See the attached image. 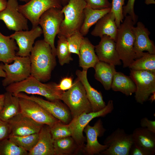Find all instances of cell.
<instances>
[{"label": "cell", "mask_w": 155, "mask_h": 155, "mask_svg": "<svg viewBox=\"0 0 155 155\" xmlns=\"http://www.w3.org/2000/svg\"><path fill=\"white\" fill-rule=\"evenodd\" d=\"M29 57L30 75L42 82L50 80L52 72L56 65V56L50 45L43 39L36 41Z\"/></svg>", "instance_id": "cell-1"}, {"label": "cell", "mask_w": 155, "mask_h": 155, "mask_svg": "<svg viewBox=\"0 0 155 155\" xmlns=\"http://www.w3.org/2000/svg\"><path fill=\"white\" fill-rule=\"evenodd\" d=\"M57 85L54 82L43 83L30 75L23 81L7 86L5 90L12 94L24 92L28 94L40 95L48 100L55 101L61 100L63 92L58 89Z\"/></svg>", "instance_id": "cell-2"}, {"label": "cell", "mask_w": 155, "mask_h": 155, "mask_svg": "<svg viewBox=\"0 0 155 155\" xmlns=\"http://www.w3.org/2000/svg\"><path fill=\"white\" fill-rule=\"evenodd\" d=\"M118 28L115 42L116 50L123 67H129L136 59L134 50L135 36L133 31L135 25L131 17L127 16Z\"/></svg>", "instance_id": "cell-3"}, {"label": "cell", "mask_w": 155, "mask_h": 155, "mask_svg": "<svg viewBox=\"0 0 155 155\" xmlns=\"http://www.w3.org/2000/svg\"><path fill=\"white\" fill-rule=\"evenodd\" d=\"M86 5L84 0H69L61 9L64 17L58 34L67 38L80 31L84 20V10Z\"/></svg>", "instance_id": "cell-4"}, {"label": "cell", "mask_w": 155, "mask_h": 155, "mask_svg": "<svg viewBox=\"0 0 155 155\" xmlns=\"http://www.w3.org/2000/svg\"><path fill=\"white\" fill-rule=\"evenodd\" d=\"M61 100L68 107L72 119L83 113L92 112L85 89L78 78L73 83L70 88L66 92H63Z\"/></svg>", "instance_id": "cell-5"}, {"label": "cell", "mask_w": 155, "mask_h": 155, "mask_svg": "<svg viewBox=\"0 0 155 155\" xmlns=\"http://www.w3.org/2000/svg\"><path fill=\"white\" fill-rule=\"evenodd\" d=\"M64 15L61 9L52 8L45 11L40 16L39 24L41 26L44 40L51 46L53 53L55 56V45L56 36L59 34Z\"/></svg>", "instance_id": "cell-6"}, {"label": "cell", "mask_w": 155, "mask_h": 155, "mask_svg": "<svg viewBox=\"0 0 155 155\" xmlns=\"http://www.w3.org/2000/svg\"><path fill=\"white\" fill-rule=\"evenodd\" d=\"M114 109L113 101L109 100L106 106L103 109L96 112L84 113L76 118L72 119L69 123L71 130V137L82 149L86 139L83 132L86 126L93 119L99 117H104L111 113Z\"/></svg>", "instance_id": "cell-7"}, {"label": "cell", "mask_w": 155, "mask_h": 155, "mask_svg": "<svg viewBox=\"0 0 155 155\" xmlns=\"http://www.w3.org/2000/svg\"><path fill=\"white\" fill-rule=\"evenodd\" d=\"M130 70V76L136 88L135 99L137 102L143 104L155 92V72L146 70Z\"/></svg>", "instance_id": "cell-8"}, {"label": "cell", "mask_w": 155, "mask_h": 155, "mask_svg": "<svg viewBox=\"0 0 155 155\" xmlns=\"http://www.w3.org/2000/svg\"><path fill=\"white\" fill-rule=\"evenodd\" d=\"M12 64H0L5 73L2 81L3 86L6 87L10 84L26 79L30 75L31 62L29 56H16Z\"/></svg>", "instance_id": "cell-9"}, {"label": "cell", "mask_w": 155, "mask_h": 155, "mask_svg": "<svg viewBox=\"0 0 155 155\" xmlns=\"http://www.w3.org/2000/svg\"><path fill=\"white\" fill-rule=\"evenodd\" d=\"M63 7L61 0H30L19 5L18 10L34 28L38 26L40 17L46 11L52 8L61 9Z\"/></svg>", "instance_id": "cell-10"}, {"label": "cell", "mask_w": 155, "mask_h": 155, "mask_svg": "<svg viewBox=\"0 0 155 155\" xmlns=\"http://www.w3.org/2000/svg\"><path fill=\"white\" fill-rule=\"evenodd\" d=\"M131 134L118 128L108 136L104 142L107 148L100 154L104 155H129L133 144Z\"/></svg>", "instance_id": "cell-11"}, {"label": "cell", "mask_w": 155, "mask_h": 155, "mask_svg": "<svg viewBox=\"0 0 155 155\" xmlns=\"http://www.w3.org/2000/svg\"><path fill=\"white\" fill-rule=\"evenodd\" d=\"M19 98L20 112L36 123L51 127L59 121L36 102Z\"/></svg>", "instance_id": "cell-12"}, {"label": "cell", "mask_w": 155, "mask_h": 155, "mask_svg": "<svg viewBox=\"0 0 155 155\" xmlns=\"http://www.w3.org/2000/svg\"><path fill=\"white\" fill-rule=\"evenodd\" d=\"M13 95L19 98L29 99L36 102L55 118L64 124H69L72 119L69 108L62 103L61 100L55 101L47 100L33 95H28L23 92Z\"/></svg>", "instance_id": "cell-13"}, {"label": "cell", "mask_w": 155, "mask_h": 155, "mask_svg": "<svg viewBox=\"0 0 155 155\" xmlns=\"http://www.w3.org/2000/svg\"><path fill=\"white\" fill-rule=\"evenodd\" d=\"M19 5L18 0H8L5 8L0 12V20L10 30H28V20L19 11Z\"/></svg>", "instance_id": "cell-14"}, {"label": "cell", "mask_w": 155, "mask_h": 155, "mask_svg": "<svg viewBox=\"0 0 155 155\" xmlns=\"http://www.w3.org/2000/svg\"><path fill=\"white\" fill-rule=\"evenodd\" d=\"M106 131L100 119L93 126L88 124L86 126L83 131L86 135L87 144L83 148L84 153L88 155L100 154L107 148L106 145L100 144L98 140V137L103 136Z\"/></svg>", "instance_id": "cell-15"}, {"label": "cell", "mask_w": 155, "mask_h": 155, "mask_svg": "<svg viewBox=\"0 0 155 155\" xmlns=\"http://www.w3.org/2000/svg\"><path fill=\"white\" fill-rule=\"evenodd\" d=\"M42 34L41 27L32 28L30 30L16 31L10 36L16 40L18 50L16 55L22 57L30 56L34 41Z\"/></svg>", "instance_id": "cell-16"}, {"label": "cell", "mask_w": 155, "mask_h": 155, "mask_svg": "<svg viewBox=\"0 0 155 155\" xmlns=\"http://www.w3.org/2000/svg\"><path fill=\"white\" fill-rule=\"evenodd\" d=\"M10 136H22L37 133L43 125L39 124L20 112L8 120Z\"/></svg>", "instance_id": "cell-17"}, {"label": "cell", "mask_w": 155, "mask_h": 155, "mask_svg": "<svg viewBox=\"0 0 155 155\" xmlns=\"http://www.w3.org/2000/svg\"><path fill=\"white\" fill-rule=\"evenodd\" d=\"M100 38L99 44L95 46V52L99 61L115 66L121 65V60L116 50L115 41L106 35Z\"/></svg>", "instance_id": "cell-18"}, {"label": "cell", "mask_w": 155, "mask_h": 155, "mask_svg": "<svg viewBox=\"0 0 155 155\" xmlns=\"http://www.w3.org/2000/svg\"><path fill=\"white\" fill-rule=\"evenodd\" d=\"M135 35L134 50L136 59L142 56L144 51L149 53L155 54V46L154 42L149 37L150 32L141 22H139L136 27H133Z\"/></svg>", "instance_id": "cell-19"}, {"label": "cell", "mask_w": 155, "mask_h": 155, "mask_svg": "<svg viewBox=\"0 0 155 155\" xmlns=\"http://www.w3.org/2000/svg\"><path fill=\"white\" fill-rule=\"evenodd\" d=\"M87 71L78 70L75 72V74L85 89L92 112L98 111L104 108L106 104L103 100L101 92L93 88L89 83L87 77Z\"/></svg>", "instance_id": "cell-20"}, {"label": "cell", "mask_w": 155, "mask_h": 155, "mask_svg": "<svg viewBox=\"0 0 155 155\" xmlns=\"http://www.w3.org/2000/svg\"><path fill=\"white\" fill-rule=\"evenodd\" d=\"M54 142L50 127L43 125L39 132L38 141L28 155H55Z\"/></svg>", "instance_id": "cell-21"}, {"label": "cell", "mask_w": 155, "mask_h": 155, "mask_svg": "<svg viewBox=\"0 0 155 155\" xmlns=\"http://www.w3.org/2000/svg\"><path fill=\"white\" fill-rule=\"evenodd\" d=\"M91 32L94 36L101 37L104 35L109 36L115 42L118 28L116 24L113 12L110 11L100 18L96 24Z\"/></svg>", "instance_id": "cell-22"}, {"label": "cell", "mask_w": 155, "mask_h": 155, "mask_svg": "<svg viewBox=\"0 0 155 155\" xmlns=\"http://www.w3.org/2000/svg\"><path fill=\"white\" fill-rule=\"evenodd\" d=\"M79 65L82 70L87 71L91 67L94 68L99 61L95 53V46L89 39L84 37L79 50Z\"/></svg>", "instance_id": "cell-23"}, {"label": "cell", "mask_w": 155, "mask_h": 155, "mask_svg": "<svg viewBox=\"0 0 155 155\" xmlns=\"http://www.w3.org/2000/svg\"><path fill=\"white\" fill-rule=\"evenodd\" d=\"M131 134L133 143L154 154L155 133L141 127L135 129Z\"/></svg>", "instance_id": "cell-24"}, {"label": "cell", "mask_w": 155, "mask_h": 155, "mask_svg": "<svg viewBox=\"0 0 155 155\" xmlns=\"http://www.w3.org/2000/svg\"><path fill=\"white\" fill-rule=\"evenodd\" d=\"M94 68L95 78L102 84L105 90H110L113 77L117 72L115 66L99 61Z\"/></svg>", "instance_id": "cell-25"}, {"label": "cell", "mask_w": 155, "mask_h": 155, "mask_svg": "<svg viewBox=\"0 0 155 155\" xmlns=\"http://www.w3.org/2000/svg\"><path fill=\"white\" fill-rule=\"evenodd\" d=\"M111 8L95 9L87 5L84 10V20L80 32L83 36L88 33L90 28L111 11Z\"/></svg>", "instance_id": "cell-26"}, {"label": "cell", "mask_w": 155, "mask_h": 155, "mask_svg": "<svg viewBox=\"0 0 155 155\" xmlns=\"http://www.w3.org/2000/svg\"><path fill=\"white\" fill-rule=\"evenodd\" d=\"M18 50L14 39L0 32V61L4 63H11L16 56V51Z\"/></svg>", "instance_id": "cell-27"}, {"label": "cell", "mask_w": 155, "mask_h": 155, "mask_svg": "<svg viewBox=\"0 0 155 155\" xmlns=\"http://www.w3.org/2000/svg\"><path fill=\"white\" fill-rule=\"evenodd\" d=\"M111 88L114 91L120 92L126 96H129L135 92L136 88L130 76L117 71L113 78Z\"/></svg>", "instance_id": "cell-28"}, {"label": "cell", "mask_w": 155, "mask_h": 155, "mask_svg": "<svg viewBox=\"0 0 155 155\" xmlns=\"http://www.w3.org/2000/svg\"><path fill=\"white\" fill-rule=\"evenodd\" d=\"M3 107L0 112V119L7 121L20 113L19 98L6 92Z\"/></svg>", "instance_id": "cell-29"}, {"label": "cell", "mask_w": 155, "mask_h": 155, "mask_svg": "<svg viewBox=\"0 0 155 155\" xmlns=\"http://www.w3.org/2000/svg\"><path fill=\"white\" fill-rule=\"evenodd\" d=\"M55 155H71L78 154L82 149L71 136L54 140Z\"/></svg>", "instance_id": "cell-30"}, {"label": "cell", "mask_w": 155, "mask_h": 155, "mask_svg": "<svg viewBox=\"0 0 155 155\" xmlns=\"http://www.w3.org/2000/svg\"><path fill=\"white\" fill-rule=\"evenodd\" d=\"M128 67L132 70L155 72V54L143 52L142 56L135 59Z\"/></svg>", "instance_id": "cell-31"}, {"label": "cell", "mask_w": 155, "mask_h": 155, "mask_svg": "<svg viewBox=\"0 0 155 155\" xmlns=\"http://www.w3.org/2000/svg\"><path fill=\"white\" fill-rule=\"evenodd\" d=\"M57 35L58 39L56 48V55L60 64L62 66L69 63L73 60V58L69 50L67 38L61 34Z\"/></svg>", "instance_id": "cell-32"}, {"label": "cell", "mask_w": 155, "mask_h": 155, "mask_svg": "<svg viewBox=\"0 0 155 155\" xmlns=\"http://www.w3.org/2000/svg\"><path fill=\"white\" fill-rule=\"evenodd\" d=\"M39 137V132L25 136H10L9 138L16 145L28 152L36 145Z\"/></svg>", "instance_id": "cell-33"}, {"label": "cell", "mask_w": 155, "mask_h": 155, "mask_svg": "<svg viewBox=\"0 0 155 155\" xmlns=\"http://www.w3.org/2000/svg\"><path fill=\"white\" fill-rule=\"evenodd\" d=\"M0 155H28V152L8 138L0 141Z\"/></svg>", "instance_id": "cell-34"}, {"label": "cell", "mask_w": 155, "mask_h": 155, "mask_svg": "<svg viewBox=\"0 0 155 155\" xmlns=\"http://www.w3.org/2000/svg\"><path fill=\"white\" fill-rule=\"evenodd\" d=\"M50 127L54 140L71 136L72 132L69 123L65 124L59 121Z\"/></svg>", "instance_id": "cell-35"}, {"label": "cell", "mask_w": 155, "mask_h": 155, "mask_svg": "<svg viewBox=\"0 0 155 155\" xmlns=\"http://www.w3.org/2000/svg\"><path fill=\"white\" fill-rule=\"evenodd\" d=\"M80 31L77 32L66 38L70 52L76 54L79 56V50L84 38Z\"/></svg>", "instance_id": "cell-36"}, {"label": "cell", "mask_w": 155, "mask_h": 155, "mask_svg": "<svg viewBox=\"0 0 155 155\" xmlns=\"http://www.w3.org/2000/svg\"><path fill=\"white\" fill-rule=\"evenodd\" d=\"M125 0H112L111 11L113 13L115 21L118 28L121 22H123L124 16L123 14V7Z\"/></svg>", "instance_id": "cell-37"}, {"label": "cell", "mask_w": 155, "mask_h": 155, "mask_svg": "<svg viewBox=\"0 0 155 155\" xmlns=\"http://www.w3.org/2000/svg\"><path fill=\"white\" fill-rule=\"evenodd\" d=\"M91 8L95 9H101L111 8V4L108 0H84Z\"/></svg>", "instance_id": "cell-38"}, {"label": "cell", "mask_w": 155, "mask_h": 155, "mask_svg": "<svg viewBox=\"0 0 155 155\" xmlns=\"http://www.w3.org/2000/svg\"><path fill=\"white\" fill-rule=\"evenodd\" d=\"M135 0H128L127 5L123 7V14L124 17L129 14L135 24L137 20V16L134 11V4Z\"/></svg>", "instance_id": "cell-39"}, {"label": "cell", "mask_w": 155, "mask_h": 155, "mask_svg": "<svg viewBox=\"0 0 155 155\" xmlns=\"http://www.w3.org/2000/svg\"><path fill=\"white\" fill-rule=\"evenodd\" d=\"M11 133V129L8 122L0 119V141L9 138Z\"/></svg>", "instance_id": "cell-40"}, {"label": "cell", "mask_w": 155, "mask_h": 155, "mask_svg": "<svg viewBox=\"0 0 155 155\" xmlns=\"http://www.w3.org/2000/svg\"><path fill=\"white\" fill-rule=\"evenodd\" d=\"M73 84V79L71 77H65L63 78L59 83L57 84V87L60 90L65 91L70 88Z\"/></svg>", "instance_id": "cell-41"}, {"label": "cell", "mask_w": 155, "mask_h": 155, "mask_svg": "<svg viewBox=\"0 0 155 155\" xmlns=\"http://www.w3.org/2000/svg\"><path fill=\"white\" fill-rule=\"evenodd\" d=\"M129 155H152L149 152L134 143H133L130 148Z\"/></svg>", "instance_id": "cell-42"}, {"label": "cell", "mask_w": 155, "mask_h": 155, "mask_svg": "<svg viewBox=\"0 0 155 155\" xmlns=\"http://www.w3.org/2000/svg\"><path fill=\"white\" fill-rule=\"evenodd\" d=\"M140 125L141 127L145 128L149 131L155 133V121L149 120L144 117L140 120Z\"/></svg>", "instance_id": "cell-43"}, {"label": "cell", "mask_w": 155, "mask_h": 155, "mask_svg": "<svg viewBox=\"0 0 155 155\" xmlns=\"http://www.w3.org/2000/svg\"><path fill=\"white\" fill-rule=\"evenodd\" d=\"M7 3V0H0V12L2 11L5 8Z\"/></svg>", "instance_id": "cell-44"}, {"label": "cell", "mask_w": 155, "mask_h": 155, "mask_svg": "<svg viewBox=\"0 0 155 155\" xmlns=\"http://www.w3.org/2000/svg\"><path fill=\"white\" fill-rule=\"evenodd\" d=\"M5 94H0V112L2 109L4 102Z\"/></svg>", "instance_id": "cell-45"}, {"label": "cell", "mask_w": 155, "mask_h": 155, "mask_svg": "<svg viewBox=\"0 0 155 155\" xmlns=\"http://www.w3.org/2000/svg\"><path fill=\"white\" fill-rule=\"evenodd\" d=\"M5 76L6 75L5 72L3 70L0 65V77H2L5 78Z\"/></svg>", "instance_id": "cell-46"}, {"label": "cell", "mask_w": 155, "mask_h": 155, "mask_svg": "<svg viewBox=\"0 0 155 155\" xmlns=\"http://www.w3.org/2000/svg\"><path fill=\"white\" fill-rule=\"evenodd\" d=\"M145 3L148 5L151 4H154L155 1L154 0H146Z\"/></svg>", "instance_id": "cell-47"}, {"label": "cell", "mask_w": 155, "mask_h": 155, "mask_svg": "<svg viewBox=\"0 0 155 155\" xmlns=\"http://www.w3.org/2000/svg\"><path fill=\"white\" fill-rule=\"evenodd\" d=\"M69 0H61L63 7L66 5Z\"/></svg>", "instance_id": "cell-48"}, {"label": "cell", "mask_w": 155, "mask_h": 155, "mask_svg": "<svg viewBox=\"0 0 155 155\" xmlns=\"http://www.w3.org/2000/svg\"><path fill=\"white\" fill-rule=\"evenodd\" d=\"M152 94L150 99V100H151L152 102L154 100V99H155V93Z\"/></svg>", "instance_id": "cell-49"}, {"label": "cell", "mask_w": 155, "mask_h": 155, "mask_svg": "<svg viewBox=\"0 0 155 155\" xmlns=\"http://www.w3.org/2000/svg\"><path fill=\"white\" fill-rule=\"evenodd\" d=\"M20 1L25 2V3L27 2L30 0H19Z\"/></svg>", "instance_id": "cell-50"}]
</instances>
